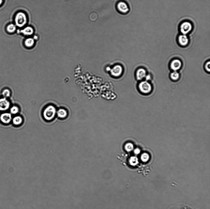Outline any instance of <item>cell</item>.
I'll list each match as a JSON object with an SVG mask.
<instances>
[{
	"label": "cell",
	"instance_id": "8",
	"mask_svg": "<svg viewBox=\"0 0 210 209\" xmlns=\"http://www.w3.org/2000/svg\"><path fill=\"white\" fill-rule=\"evenodd\" d=\"M178 40L179 44L182 46H185L187 45L189 42V40L187 36L183 34L179 36Z\"/></svg>",
	"mask_w": 210,
	"mask_h": 209
},
{
	"label": "cell",
	"instance_id": "3",
	"mask_svg": "<svg viewBox=\"0 0 210 209\" xmlns=\"http://www.w3.org/2000/svg\"><path fill=\"white\" fill-rule=\"evenodd\" d=\"M139 90L141 93L144 94H148L150 93L152 91L151 85L148 81L141 82L139 85Z\"/></svg>",
	"mask_w": 210,
	"mask_h": 209
},
{
	"label": "cell",
	"instance_id": "6",
	"mask_svg": "<svg viewBox=\"0 0 210 209\" xmlns=\"http://www.w3.org/2000/svg\"><path fill=\"white\" fill-rule=\"evenodd\" d=\"M10 103L6 98L0 99V111H5L9 108Z\"/></svg>",
	"mask_w": 210,
	"mask_h": 209
},
{
	"label": "cell",
	"instance_id": "20",
	"mask_svg": "<svg viewBox=\"0 0 210 209\" xmlns=\"http://www.w3.org/2000/svg\"><path fill=\"white\" fill-rule=\"evenodd\" d=\"M210 61L206 63L205 65V69L207 71L210 72Z\"/></svg>",
	"mask_w": 210,
	"mask_h": 209
},
{
	"label": "cell",
	"instance_id": "21",
	"mask_svg": "<svg viewBox=\"0 0 210 209\" xmlns=\"http://www.w3.org/2000/svg\"><path fill=\"white\" fill-rule=\"evenodd\" d=\"M126 147L127 150L129 151L131 150L133 148V145L131 143H129V144L127 145Z\"/></svg>",
	"mask_w": 210,
	"mask_h": 209
},
{
	"label": "cell",
	"instance_id": "23",
	"mask_svg": "<svg viewBox=\"0 0 210 209\" xmlns=\"http://www.w3.org/2000/svg\"><path fill=\"white\" fill-rule=\"evenodd\" d=\"M145 78L146 81H148L150 80L151 79V77L150 75H146Z\"/></svg>",
	"mask_w": 210,
	"mask_h": 209
},
{
	"label": "cell",
	"instance_id": "17",
	"mask_svg": "<svg viewBox=\"0 0 210 209\" xmlns=\"http://www.w3.org/2000/svg\"><path fill=\"white\" fill-rule=\"evenodd\" d=\"M22 118L19 116H15L13 119V122L14 124L16 125H20L22 122Z\"/></svg>",
	"mask_w": 210,
	"mask_h": 209
},
{
	"label": "cell",
	"instance_id": "7",
	"mask_svg": "<svg viewBox=\"0 0 210 209\" xmlns=\"http://www.w3.org/2000/svg\"><path fill=\"white\" fill-rule=\"evenodd\" d=\"M181 65L182 64L181 61L180 60L176 59L173 60L171 62L170 67L173 71H177L181 68Z\"/></svg>",
	"mask_w": 210,
	"mask_h": 209
},
{
	"label": "cell",
	"instance_id": "12",
	"mask_svg": "<svg viewBox=\"0 0 210 209\" xmlns=\"http://www.w3.org/2000/svg\"><path fill=\"white\" fill-rule=\"evenodd\" d=\"M34 31V29L32 27L27 26L21 30L20 32L24 35L30 36L33 35Z\"/></svg>",
	"mask_w": 210,
	"mask_h": 209
},
{
	"label": "cell",
	"instance_id": "14",
	"mask_svg": "<svg viewBox=\"0 0 210 209\" xmlns=\"http://www.w3.org/2000/svg\"><path fill=\"white\" fill-rule=\"evenodd\" d=\"M57 115L58 117L60 118H64L67 115V113L64 109H60L57 112Z\"/></svg>",
	"mask_w": 210,
	"mask_h": 209
},
{
	"label": "cell",
	"instance_id": "16",
	"mask_svg": "<svg viewBox=\"0 0 210 209\" xmlns=\"http://www.w3.org/2000/svg\"><path fill=\"white\" fill-rule=\"evenodd\" d=\"M180 75L177 71H174L170 74V77L172 80L176 81L179 78Z\"/></svg>",
	"mask_w": 210,
	"mask_h": 209
},
{
	"label": "cell",
	"instance_id": "18",
	"mask_svg": "<svg viewBox=\"0 0 210 209\" xmlns=\"http://www.w3.org/2000/svg\"><path fill=\"white\" fill-rule=\"evenodd\" d=\"M10 92L8 89H5L2 92V95L5 98H7L10 96Z\"/></svg>",
	"mask_w": 210,
	"mask_h": 209
},
{
	"label": "cell",
	"instance_id": "5",
	"mask_svg": "<svg viewBox=\"0 0 210 209\" xmlns=\"http://www.w3.org/2000/svg\"><path fill=\"white\" fill-rule=\"evenodd\" d=\"M123 72V68L120 65H117L114 66L110 70L112 76L115 77L120 76Z\"/></svg>",
	"mask_w": 210,
	"mask_h": 209
},
{
	"label": "cell",
	"instance_id": "9",
	"mask_svg": "<svg viewBox=\"0 0 210 209\" xmlns=\"http://www.w3.org/2000/svg\"><path fill=\"white\" fill-rule=\"evenodd\" d=\"M117 7L120 12L122 13H126L129 11L128 6L125 2H120L117 4Z\"/></svg>",
	"mask_w": 210,
	"mask_h": 209
},
{
	"label": "cell",
	"instance_id": "24",
	"mask_svg": "<svg viewBox=\"0 0 210 209\" xmlns=\"http://www.w3.org/2000/svg\"><path fill=\"white\" fill-rule=\"evenodd\" d=\"M3 3V0H0V6Z\"/></svg>",
	"mask_w": 210,
	"mask_h": 209
},
{
	"label": "cell",
	"instance_id": "2",
	"mask_svg": "<svg viewBox=\"0 0 210 209\" xmlns=\"http://www.w3.org/2000/svg\"><path fill=\"white\" fill-rule=\"evenodd\" d=\"M56 113L55 108L52 106H49L46 107L43 111L44 117L46 120H51L54 117Z\"/></svg>",
	"mask_w": 210,
	"mask_h": 209
},
{
	"label": "cell",
	"instance_id": "4",
	"mask_svg": "<svg viewBox=\"0 0 210 209\" xmlns=\"http://www.w3.org/2000/svg\"><path fill=\"white\" fill-rule=\"evenodd\" d=\"M192 28V25L190 22H184L180 25V31L183 34L186 35L191 31Z\"/></svg>",
	"mask_w": 210,
	"mask_h": 209
},
{
	"label": "cell",
	"instance_id": "15",
	"mask_svg": "<svg viewBox=\"0 0 210 209\" xmlns=\"http://www.w3.org/2000/svg\"><path fill=\"white\" fill-rule=\"evenodd\" d=\"M16 25L13 24H10L8 25L7 27V30L9 33H13L16 30Z\"/></svg>",
	"mask_w": 210,
	"mask_h": 209
},
{
	"label": "cell",
	"instance_id": "10",
	"mask_svg": "<svg viewBox=\"0 0 210 209\" xmlns=\"http://www.w3.org/2000/svg\"><path fill=\"white\" fill-rule=\"evenodd\" d=\"M0 119L2 122L4 124H8L12 119V116L11 114L5 113L2 114L0 116Z\"/></svg>",
	"mask_w": 210,
	"mask_h": 209
},
{
	"label": "cell",
	"instance_id": "11",
	"mask_svg": "<svg viewBox=\"0 0 210 209\" xmlns=\"http://www.w3.org/2000/svg\"><path fill=\"white\" fill-rule=\"evenodd\" d=\"M146 70L143 68H140L137 70L136 77L137 79L139 80H142L145 78L146 75Z\"/></svg>",
	"mask_w": 210,
	"mask_h": 209
},
{
	"label": "cell",
	"instance_id": "1",
	"mask_svg": "<svg viewBox=\"0 0 210 209\" xmlns=\"http://www.w3.org/2000/svg\"><path fill=\"white\" fill-rule=\"evenodd\" d=\"M15 25L19 27L25 26L28 22V19L26 14L23 12L17 13L15 15Z\"/></svg>",
	"mask_w": 210,
	"mask_h": 209
},
{
	"label": "cell",
	"instance_id": "19",
	"mask_svg": "<svg viewBox=\"0 0 210 209\" xmlns=\"http://www.w3.org/2000/svg\"><path fill=\"white\" fill-rule=\"evenodd\" d=\"M10 112L11 114H17L19 112V109L16 106H13L10 109Z\"/></svg>",
	"mask_w": 210,
	"mask_h": 209
},
{
	"label": "cell",
	"instance_id": "22",
	"mask_svg": "<svg viewBox=\"0 0 210 209\" xmlns=\"http://www.w3.org/2000/svg\"><path fill=\"white\" fill-rule=\"evenodd\" d=\"M136 158H133V159L131 160V163L133 165L136 164Z\"/></svg>",
	"mask_w": 210,
	"mask_h": 209
},
{
	"label": "cell",
	"instance_id": "13",
	"mask_svg": "<svg viewBox=\"0 0 210 209\" xmlns=\"http://www.w3.org/2000/svg\"><path fill=\"white\" fill-rule=\"evenodd\" d=\"M35 42L34 38H29L26 40L24 42V44L28 48H30L34 46Z\"/></svg>",
	"mask_w": 210,
	"mask_h": 209
}]
</instances>
